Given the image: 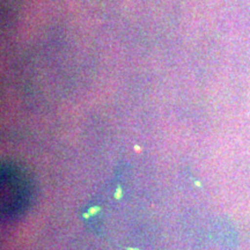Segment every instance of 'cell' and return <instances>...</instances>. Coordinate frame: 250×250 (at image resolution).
Masks as SVG:
<instances>
[{"mask_svg":"<svg viewBox=\"0 0 250 250\" xmlns=\"http://www.w3.org/2000/svg\"><path fill=\"white\" fill-rule=\"evenodd\" d=\"M30 181L14 166H4L1 173V208L7 217L22 213L31 199Z\"/></svg>","mask_w":250,"mask_h":250,"instance_id":"1","label":"cell"}]
</instances>
